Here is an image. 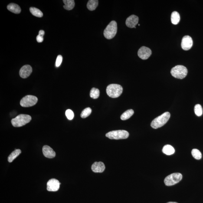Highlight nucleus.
I'll list each match as a JSON object with an SVG mask.
<instances>
[{"label":"nucleus","instance_id":"obj_1","mask_svg":"<svg viewBox=\"0 0 203 203\" xmlns=\"http://www.w3.org/2000/svg\"><path fill=\"white\" fill-rule=\"evenodd\" d=\"M171 114L169 112H165L152 121L151 123V127L156 129L163 126L169 120Z\"/></svg>","mask_w":203,"mask_h":203},{"label":"nucleus","instance_id":"obj_2","mask_svg":"<svg viewBox=\"0 0 203 203\" xmlns=\"http://www.w3.org/2000/svg\"><path fill=\"white\" fill-rule=\"evenodd\" d=\"M30 115L21 114L12 119L11 121L13 126L15 127H20L29 123L31 120Z\"/></svg>","mask_w":203,"mask_h":203},{"label":"nucleus","instance_id":"obj_3","mask_svg":"<svg viewBox=\"0 0 203 203\" xmlns=\"http://www.w3.org/2000/svg\"><path fill=\"white\" fill-rule=\"evenodd\" d=\"M117 24L116 21H111L108 24L103 32V35L105 38L110 40L113 38L117 32Z\"/></svg>","mask_w":203,"mask_h":203},{"label":"nucleus","instance_id":"obj_4","mask_svg":"<svg viewBox=\"0 0 203 203\" xmlns=\"http://www.w3.org/2000/svg\"><path fill=\"white\" fill-rule=\"evenodd\" d=\"M106 92L109 97L117 98L122 94L123 92V88L119 84H111L107 86Z\"/></svg>","mask_w":203,"mask_h":203},{"label":"nucleus","instance_id":"obj_5","mask_svg":"<svg viewBox=\"0 0 203 203\" xmlns=\"http://www.w3.org/2000/svg\"><path fill=\"white\" fill-rule=\"evenodd\" d=\"M188 73L187 68L183 66L178 65L171 69V73L175 78L183 79L186 77Z\"/></svg>","mask_w":203,"mask_h":203},{"label":"nucleus","instance_id":"obj_6","mask_svg":"<svg viewBox=\"0 0 203 203\" xmlns=\"http://www.w3.org/2000/svg\"><path fill=\"white\" fill-rule=\"evenodd\" d=\"M129 136L128 132L123 130L111 131L106 134V137L111 139H127Z\"/></svg>","mask_w":203,"mask_h":203},{"label":"nucleus","instance_id":"obj_7","mask_svg":"<svg viewBox=\"0 0 203 203\" xmlns=\"http://www.w3.org/2000/svg\"><path fill=\"white\" fill-rule=\"evenodd\" d=\"M182 174L179 173H176L171 174L165 178L164 182L165 185L170 186L178 183L182 179Z\"/></svg>","mask_w":203,"mask_h":203},{"label":"nucleus","instance_id":"obj_8","mask_svg":"<svg viewBox=\"0 0 203 203\" xmlns=\"http://www.w3.org/2000/svg\"><path fill=\"white\" fill-rule=\"evenodd\" d=\"M38 98L35 96L27 95L23 97L20 102L21 106L24 107H29L36 104Z\"/></svg>","mask_w":203,"mask_h":203},{"label":"nucleus","instance_id":"obj_9","mask_svg":"<svg viewBox=\"0 0 203 203\" xmlns=\"http://www.w3.org/2000/svg\"><path fill=\"white\" fill-rule=\"evenodd\" d=\"M152 54V51L148 47H142L138 52V55L141 59L146 60L150 57Z\"/></svg>","mask_w":203,"mask_h":203},{"label":"nucleus","instance_id":"obj_10","mask_svg":"<svg viewBox=\"0 0 203 203\" xmlns=\"http://www.w3.org/2000/svg\"><path fill=\"white\" fill-rule=\"evenodd\" d=\"M60 183L58 180L52 179L47 182V189L49 191H56L60 188Z\"/></svg>","mask_w":203,"mask_h":203},{"label":"nucleus","instance_id":"obj_11","mask_svg":"<svg viewBox=\"0 0 203 203\" xmlns=\"http://www.w3.org/2000/svg\"><path fill=\"white\" fill-rule=\"evenodd\" d=\"M193 41L192 38L189 35H186L183 37L181 42V47L183 49L188 50L192 47Z\"/></svg>","mask_w":203,"mask_h":203},{"label":"nucleus","instance_id":"obj_12","mask_svg":"<svg viewBox=\"0 0 203 203\" xmlns=\"http://www.w3.org/2000/svg\"><path fill=\"white\" fill-rule=\"evenodd\" d=\"M139 18L137 16L132 15L127 18L126 24L127 27L129 28H136V26L139 22Z\"/></svg>","mask_w":203,"mask_h":203},{"label":"nucleus","instance_id":"obj_13","mask_svg":"<svg viewBox=\"0 0 203 203\" xmlns=\"http://www.w3.org/2000/svg\"><path fill=\"white\" fill-rule=\"evenodd\" d=\"M32 68L29 65H26L21 68L19 71V75L23 78H26L29 77L32 72Z\"/></svg>","mask_w":203,"mask_h":203},{"label":"nucleus","instance_id":"obj_14","mask_svg":"<svg viewBox=\"0 0 203 203\" xmlns=\"http://www.w3.org/2000/svg\"><path fill=\"white\" fill-rule=\"evenodd\" d=\"M42 151L43 154L46 157L49 158H53L55 156L56 153L55 152L50 146H47V145H45L43 147Z\"/></svg>","mask_w":203,"mask_h":203},{"label":"nucleus","instance_id":"obj_15","mask_svg":"<svg viewBox=\"0 0 203 203\" xmlns=\"http://www.w3.org/2000/svg\"><path fill=\"white\" fill-rule=\"evenodd\" d=\"M106 167L103 162H96L92 166V170L95 173H102L105 171Z\"/></svg>","mask_w":203,"mask_h":203},{"label":"nucleus","instance_id":"obj_16","mask_svg":"<svg viewBox=\"0 0 203 203\" xmlns=\"http://www.w3.org/2000/svg\"><path fill=\"white\" fill-rule=\"evenodd\" d=\"M7 9L11 12L15 14H19L21 12V7L16 4H10L7 6Z\"/></svg>","mask_w":203,"mask_h":203},{"label":"nucleus","instance_id":"obj_17","mask_svg":"<svg viewBox=\"0 0 203 203\" xmlns=\"http://www.w3.org/2000/svg\"><path fill=\"white\" fill-rule=\"evenodd\" d=\"M163 153L167 155H170L175 153V150L173 147L170 145H166L163 147L162 149Z\"/></svg>","mask_w":203,"mask_h":203},{"label":"nucleus","instance_id":"obj_18","mask_svg":"<svg viewBox=\"0 0 203 203\" xmlns=\"http://www.w3.org/2000/svg\"><path fill=\"white\" fill-rule=\"evenodd\" d=\"M63 2L64 4L63 7L65 9L67 10H71L74 8L75 3L73 0H64Z\"/></svg>","mask_w":203,"mask_h":203},{"label":"nucleus","instance_id":"obj_19","mask_svg":"<svg viewBox=\"0 0 203 203\" xmlns=\"http://www.w3.org/2000/svg\"><path fill=\"white\" fill-rule=\"evenodd\" d=\"M99 1L97 0H90L88 2L87 7L89 10H94L98 5Z\"/></svg>","mask_w":203,"mask_h":203},{"label":"nucleus","instance_id":"obj_20","mask_svg":"<svg viewBox=\"0 0 203 203\" xmlns=\"http://www.w3.org/2000/svg\"><path fill=\"white\" fill-rule=\"evenodd\" d=\"M171 20L173 24H178L180 20V17L179 13L177 11H174L171 14Z\"/></svg>","mask_w":203,"mask_h":203},{"label":"nucleus","instance_id":"obj_21","mask_svg":"<svg viewBox=\"0 0 203 203\" xmlns=\"http://www.w3.org/2000/svg\"><path fill=\"white\" fill-rule=\"evenodd\" d=\"M21 153V150L16 149L13 152L8 156V162H11L15 158H16Z\"/></svg>","mask_w":203,"mask_h":203},{"label":"nucleus","instance_id":"obj_22","mask_svg":"<svg viewBox=\"0 0 203 203\" xmlns=\"http://www.w3.org/2000/svg\"><path fill=\"white\" fill-rule=\"evenodd\" d=\"M134 114V111L132 109H130L126 111L121 116L120 118L121 120H127L130 118Z\"/></svg>","mask_w":203,"mask_h":203},{"label":"nucleus","instance_id":"obj_23","mask_svg":"<svg viewBox=\"0 0 203 203\" xmlns=\"http://www.w3.org/2000/svg\"><path fill=\"white\" fill-rule=\"evenodd\" d=\"M30 11L33 15L38 18H41L43 16V14L40 10L35 7H31L30 8Z\"/></svg>","mask_w":203,"mask_h":203},{"label":"nucleus","instance_id":"obj_24","mask_svg":"<svg viewBox=\"0 0 203 203\" xmlns=\"http://www.w3.org/2000/svg\"><path fill=\"white\" fill-rule=\"evenodd\" d=\"M100 94V92L98 89L93 88L91 89L90 92V96L92 98L96 99L99 97Z\"/></svg>","mask_w":203,"mask_h":203},{"label":"nucleus","instance_id":"obj_25","mask_svg":"<svg viewBox=\"0 0 203 203\" xmlns=\"http://www.w3.org/2000/svg\"><path fill=\"white\" fill-rule=\"evenodd\" d=\"M191 154L192 156L196 159H200L202 157V155L201 152L199 150L196 149L192 150L191 151Z\"/></svg>","mask_w":203,"mask_h":203},{"label":"nucleus","instance_id":"obj_26","mask_svg":"<svg viewBox=\"0 0 203 203\" xmlns=\"http://www.w3.org/2000/svg\"><path fill=\"white\" fill-rule=\"evenodd\" d=\"M194 111L196 115L198 116H201L203 113V109L201 105L197 104L194 106Z\"/></svg>","mask_w":203,"mask_h":203},{"label":"nucleus","instance_id":"obj_27","mask_svg":"<svg viewBox=\"0 0 203 203\" xmlns=\"http://www.w3.org/2000/svg\"><path fill=\"white\" fill-rule=\"evenodd\" d=\"M92 110L91 108L88 107L85 109L82 112L80 116L82 118H86L88 117L92 113Z\"/></svg>","mask_w":203,"mask_h":203},{"label":"nucleus","instance_id":"obj_28","mask_svg":"<svg viewBox=\"0 0 203 203\" xmlns=\"http://www.w3.org/2000/svg\"><path fill=\"white\" fill-rule=\"evenodd\" d=\"M66 115L67 119L69 120H72L74 117V113L70 109H67L66 111Z\"/></svg>","mask_w":203,"mask_h":203},{"label":"nucleus","instance_id":"obj_29","mask_svg":"<svg viewBox=\"0 0 203 203\" xmlns=\"http://www.w3.org/2000/svg\"><path fill=\"white\" fill-rule=\"evenodd\" d=\"M63 61V57L61 55H59L58 56L56 60L55 66L57 67H59Z\"/></svg>","mask_w":203,"mask_h":203},{"label":"nucleus","instance_id":"obj_30","mask_svg":"<svg viewBox=\"0 0 203 203\" xmlns=\"http://www.w3.org/2000/svg\"><path fill=\"white\" fill-rule=\"evenodd\" d=\"M36 39L38 43L42 42L44 41V37L41 35H38L37 36Z\"/></svg>","mask_w":203,"mask_h":203},{"label":"nucleus","instance_id":"obj_31","mask_svg":"<svg viewBox=\"0 0 203 203\" xmlns=\"http://www.w3.org/2000/svg\"><path fill=\"white\" fill-rule=\"evenodd\" d=\"M44 31L43 30H40L39 32L38 35L44 37Z\"/></svg>","mask_w":203,"mask_h":203},{"label":"nucleus","instance_id":"obj_32","mask_svg":"<svg viewBox=\"0 0 203 203\" xmlns=\"http://www.w3.org/2000/svg\"><path fill=\"white\" fill-rule=\"evenodd\" d=\"M167 203H178L176 202H168Z\"/></svg>","mask_w":203,"mask_h":203}]
</instances>
